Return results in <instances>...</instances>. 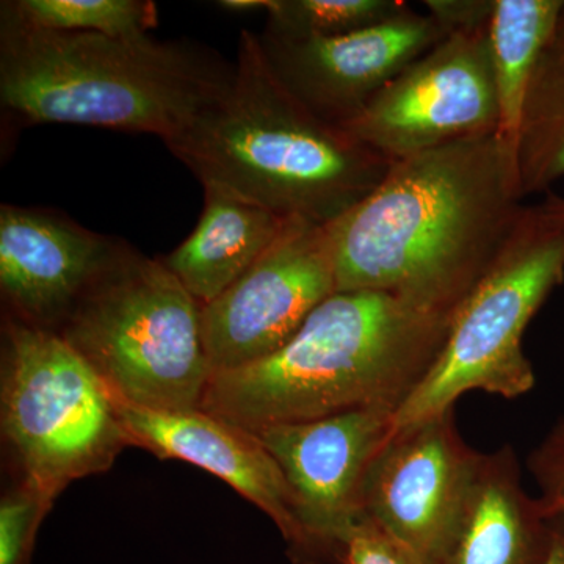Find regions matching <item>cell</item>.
I'll return each instance as SVG.
<instances>
[{
  "label": "cell",
  "instance_id": "1",
  "mask_svg": "<svg viewBox=\"0 0 564 564\" xmlns=\"http://www.w3.org/2000/svg\"><path fill=\"white\" fill-rule=\"evenodd\" d=\"M522 199L518 166L497 132L393 162L328 225L337 292L391 293L455 314L513 234Z\"/></svg>",
  "mask_w": 564,
  "mask_h": 564
},
{
  "label": "cell",
  "instance_id": "2",
  "mask_svg": "<svg viewBox=\"0 0 564 564\" xmlns=\"http://www.w3.org/2000/svg\"><path fill=\"white\" fill-rule=\"evenodd\" d=\"M454 315L391 293L334 292L280 350L212 375L202 410L248 432L358 408L397 411L432 369Z\"/></svg>",
  "mask_w": 564,
  "mask_h": 564
},
{
  "label": "cell",
  "instance_id": "3",
  "mask_svg": "<svg viewBox=\"0 0 564 564\" xmlns=\"http://www.w3.org/2000/svg\"><path fill=\"white\" fill-rule=\"evenodd\" d=\"M163 143L203 185H217L282 218L325 226L362 202L391 169L293 98L251 31L240 33L225 90Z\"/></svg>",
  "mask_w": 564,
  "mask_h": 564
},
{
  "label": "cell",
  "instance_id": "4",
  "mask_svg": "<svg viewBox=\"0 0 564 564\" xmlns=\"http://www.w3.org/2000/svg\"><path fill=\"white\" fill-rule=\"evenodd\" d=\"M234 65L191 41L44 31L0 9V101L24 124L181 132L229 84Z\"/></svg>",
  "mask_w": 564,
  "mask_h": 564
},
{
  "label": "cell",
  "instance_id": "5",
  "mask_svg": "<svg viewBox=\"0 0 564 564\" xmlns=\"http://www.w3.org/2000/svg\"><path fill=\"white\" fill-rule=\"evenodd\" d=\"M203 304L162 259L117 242L58 333L109 391L154 411L202 410L212 370Z\"/></svg>",
  "mask_w": 564,
  "mask_h": 564
},
{
  "label": "cell",
  "instance_id": "6",
  "mask_svg": "<svg viewBox=\"0 0 564 564\" xmlns=\"http://www.w3.org/2000/svg\"><path fill=\"white\" fill-rule=\"evenodd\" d=\"M564 281V225L525 206L502 251L456 310L430 372L393 413L391 434L455 410L464 393L514 400L536 384L522 337Z\"/></svg>",
  "mask_w": 564,
  "mask_h": 564
},
{
  "label": "cell",
  "instance_id": "7",
  "mask_svg": "<svg viewBox=\"0 0 564 564\" xmlns=\"http://www.w3.org/2000/svg\"><path fill=\"white\" fill-rule=\"evenodd\" d=\"M2 429L24 481L54 500L131 447L102 378L51 329L3 325Z\"/></svg>",
  "mask_w": 564,
  "mask_h": 564
},
{
  "label": "cell",
  "instance_id": "8",
  "mask_svg": "<svg viewBox=\"0 0 564 564\" xmlns=\"http://www.w3.org/2000/svg\"><path fill=\"white\" fill-rule=\"evenodd\" d=\"M488 28L448 33L386 84L345 131L391 163L497 132Z\"/></svg>",
  "mask_w": 564,
  "mask_h": 564
},
{
  "label": "cell",
  "instance_id": "9",
  "mask_svg": "<svg viewBox=\"0 0 564 564\" xmlns=\"http://www.w3.org/2000/svg\"><path fill=\"white\" fill-rule=\"evenodd\" d=\"M334 292L328 225L288 218L254 265L203 306V340L212 375L280 350Z\"/></svg>",
  "mask_w": 564,
  "mask_h": 564
},
{
  "label": "cell",
  "instance_id": "10",
  "mask_svg": "<svg viewBox=\"0 0 564 564\" xmlns=\"http://www.w3.org/2000/svg\"><path fill=\"white\" fill-rule=\"evenodd\" d=\"M395 411L370 406L254 433L281 467L299 507V564H340L345 536L364 518V486Z\"/></svg>",
  "mask_w": 564,
  "mask_h": 564
},
{
  "label": "cell",
  "instance_id": "11",
  "mask_svg": "<svg viewBox=\"0 0 564 564\" xmlns=\"http://www.w3.org/2000/svg\"><path fill=\"white\" fill-rule=\"evenodd\" d=\"M455 410L389 434L364 486V518L421 564H434L454 532L481 459Z\"/></svg>",
  "mask_w": 564,
  "mask_h": 564
},
{
  "label": "cell",
  "instance_id": "12",
  "mask_svg": "<svg viewBox=\"0 0 564 564\" xmlns=\"http://www.w3.org/2000/svg\"><path fill=\"white\" fill-rule=\"evenodd\" d=\"M258 35L263 58L282 87L323 121L344 128L448 33L432 14L408 7L391 20L334 39Z\"/></svg>",
  "mask_w": 564,
  "mask_h": 564
},
{
  "label": "cell",
  "instance_id": "13",
  "mask_svg": "<svg viewBox=\"0 0 564 564\" xmlns=\"http://www.w3.org/2000/svg\"><path fill=\"white\" fill-rule=\"evenodd\" d=\"M111 400L133 447L191 463L220 478L272 519L293 562L300 563L304 533L295 496L254 433L203 410L170 413L137 406L113 393Z\"/></svg>",
  "mask_w": 564,
  "mask_h": 564
},
{
  "label": "cell",
  "instance_id": "14",
  "mask_svg": "<svg viewBox=\"0 0 564 564\" xmlns=\"http://www.w3.org/2000/svg\"><path fill=\"white\" fill-rule=\"evenodd\" d=\"M117 240L54 212L0 207V289L18 321L58 332Z\"/></svg>",
  "mask_w": 564,
  "mask_h": 564
},
{
  "label": "cell",
  "instance_id": "15",
  "mask_svg": "<svg viewBox=\"0 0 564 564\" xmlns=\"http://www.w3.org/2000/svg\"><path fill=\"white\" fill-rule=\"evenodd\" d=\"M551 519L522 485L513 445L481 455L454 532L434 564H545Z\"/></svg>",
  "mask_w": 564,
  "mask_h": 564
},
{
  "label": "cell",
  "instance_id": "16",
  "mask_svg": "<svg viewBox=\"0 0 564 564\" xmlns=\"http://www.w3.org/2000/svg\"><path fill=\"white\" fill-rule=\"evenodd\" d=\"M203 188L204 209L198 225L162 261L204 306L254 265L288 218L217 185Z\"/></svg>",
  "mask_w": 564,
  "mask_h": 564
},
{
  "label": "cell",
  "instance_id": "17",
  "mask_svg": "<svg viewBox=\"0 0 564 564\" xmlns=\"http://www.w3.org/2000/svg\"><path fill=\"white\" fill-rule=\"evenodd\" d=\"M563 7V0H492L488 31L499 107L497 137L516 166L530 85Z\"/></svg>",
  "mask_w": 564,
  "mask_h": 564
},
{
  "label": "cell",
  "instance_id": "18",
  "mask_svg": "<svg viewBox=\"0 0 564 564\" xmlns=\"http://www.w3.org/2000/svg\"><path fill=\"white\" fill-rule=\"evenodd\" d=\"M518 172L524 198L547 191L564 176V36L556 29L530 85L519 135Z\"/></svg>",
  "mask_w": 564,
  "mask_h": 564
},
{
  "label": "cell",
  "instance_id": "19",
  "mask_svg": "<svg viewBox=\"0 0 564 564\" xmlns=\"http://www.w3.org/2000/svg\"><path fill=\"white\" fill-rule=\"evenodd\" d=\"M0 9L31 28L115 39L150 35L158 25V9L148 0H13Z\"/></svg>",
  "mask_w": 564,
  "mask_h": 564
},
{
  "label": "cell",
  "instance_id": "20",
  "mask_svg": "<svg viewBox=\"0 0 564 564\" xmlns=\"http://www.w3.org/2000/svg\"><path fill=\"white\" fill-rule=\"evenodd\" d=\"M400 0H270L263 32L284 39H334L391 20Z\"/></svg>",
  "mask_w": 564,
  "mask_h": 564
},
{
  "label": "cell",
  "instance_id": "21",
  "mask_svg": "<svg viewBox=\"0 0 564 564\" xmlns=\"http://www.w3.org/2000/svg\"><path fill=\"white\" fill-rule=\"evenodd\" d=\"M54 500L35 486H21L0 503V564H29L44 516Z\"/></svg>",
  "mask_w": 564,
  "mask_h": 564
},
{
  "label": "cell",
  "instance_id": "22",
  "mask_svg": "<svg viewBox=\"0 0 564 564\" xmlns=\"http://www.w3.org/2000/svg\"><path fill=\"white\" fill-rule=\"evenodd\" d=\"M527 469L540 491L545 518L564 514V417L530 452Z\"/></svg>",
  "mask_w": 564,
  "mask_h": 564
},
{
  "label": "cell",
  "instance_id": "23",
  "mask_svg": "<svg viewBox=\"0 0 564 564\" xmlns=\"http://www.w3.org/2000/svg\"><path fill=\"white\" fill-rule=\"evenodd\" d=\"M340 564H421L370 519L362 518L345 536Z\"/></svg>",
  "mask_w": 564,
  "mask_h": 564
},
{
  "label": "cell",
  "instance_id": "24",
  "mask_svg": "<svg viewBox=\"0 0 564 564\" xmlns=\"http://www.w3.org/2000/svg\"><path fill=\"white\" fill-rule=\"evenodd\" d=\"M423 6L447 33L481 28L492 11V0H426Z\"/></svg>",
  "mask_w": 564,
  "mask_h": 564
},
{
  "label": "cell",
  "instance_id": "25",
  "mask_svg": "<svg viewBox=\"0 0 564 564\" xmlns=\"http://www.w3.org/2000/svg\"><path fill=\"white\" fill-rule=\"evenodd\" d=\"M551 552L545 564H564V514L551 518Z\"/></svg>",
  "mask_w": 564,
  "mask_h": 564
},
{
  "label": "cell",
  "instance_id": "26",
  "mask_svg": "<svg viewBox=\"0 0 564 564\" xmlns=\"http://www.w3.org/2000/svg\"><path fill=\"white\" fill-rule=\"evenodd\" d=\"M217 6L223 10L248 13V11L269 10L270 0H220Z\"/></svg>",
  "mask_w": 564,
  "mask_h": 564
},
{
  "label": "cell",
  "instance_id": "27",
  "mask_svg": "<svg viewBox=\"0 0 564 564\" xmlns=\"http://www.w3.org/2000/svg\"><path fill=\"white\" fill-rule=\"evenodd\" d=\"M540 206L543 207L545 214L564 225V198L562 196L549 195Z\"/></svg>",
  "mask_w": 564,
  "mask_h": 564
},
{
  "label": "cell",
  "instance_id": "28",
  "mask_svg": "<svg viewBox=\"0 0 564 564\" xmlns=\"http://www.w3.org/2000/svg\"><path fill=\"white\" fill-rule=\"evenodd\" d=\"M556 32H558L560 35L564 36V7L562 10V14H560L558 24H556Z\"/></svg>",
  "mask_w": 564,
  "mask_h": 564
}]
</instances>
